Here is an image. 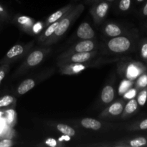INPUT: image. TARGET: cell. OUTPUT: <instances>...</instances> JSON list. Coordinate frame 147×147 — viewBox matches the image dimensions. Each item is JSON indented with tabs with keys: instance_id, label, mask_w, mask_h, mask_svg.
I'll return each mask as SVG.
<instances>
[{
	"instance_id": "1",
	"label": "cell",
	"mask_w": 147,
	"mask_h": 147,
	"mask_svg": "<svg viewBox=\"0 0 147 147\" xmlns=\"http://www.w3.org/2000/svg\"><path fill=\"white\" fill-rule=\"evenodd\" d=\"M108 46L111 51L115 53H123L129 50L131 42L126 37H116L109 42Z\"/></svg>"
},
{
	"instance_id": "2",
	"label": "cell",
	"mask_w": 147,
	"mask_h": 147,
	"mask_svg": "<svg viewBox=\"0 0 147 147\" xmlns=\"http://www.w3.org/2000/svg\"><path fill=\"white\" fill-rule=\"evenodd\" d=\"M77 34L80 38L89 40L94 37L95 32L88 23L83 22L79 26L77 30Z\"/></svg>"
},
{
	"instance_id": "3",
	"label": "cell",
	"mask_w": 147,
	"mask_h": 147,
	"mask_svg": "<svg viewBox=\"0 0 147 147\" xmlns=\"http://www.w3.org/2000/svg\"><path fill=\"white\" fill-rule=\"evenodd\" d=\"M43 53L40 50H36L32 53L27 58V64L30 66H35L42 60Z\"/></svg>"
},
{
	"instance_id": "4",
	"label": "cell",
	"mask_w": 147,
	"mask_h": 147,
	"mask_svg": "<svg viewBox=\"0 0 147 147\" xmlns=\"http://www.w3.org/2000/svg\"><path fill=\"white\" fill-rule=\"evenodd\" d=\"M94 48V44L91 40H85L84 41H82L78 43L76 45V51L78 53L80 52H90L93 50Z\"/></svg>"
},
{
	"instance_id": "5",
	"label": "cell",
	"mask_w": 147,
	"mask_h": 147,
	"mask_svg": "<svg viewBox=\"0 0 147 147\" xmlns=\"http://www.w3.org/2000/svg\"><path fill=\"white\" fill-rule=\"evenodd\" d=\"M81 124L83 127L86 129H93V130H98L101 127V123L98 121L96 119H89V118L83 119L81 121Z\"/></svg>"
},
{
	"instance_id": "6",
	"label": "cell",
	"mask_w": 147,
	"mask_h": 147,
	"mask_svg": "<svg viewBox=\"0 0 147 147\" xmlns=\"http://www.w3.org/2000/svg\"><path fill=\"white\" fill-rule=\"evenodd\" d=\"M35 85L34 80L32 79H27V80H24L21 84L17 88V91L20 95H23L27 92L30 91L32 88H33Z\"/></svg>"
},
{
	"instance_id": "7",
	"label": "cell",
	"mask_w": 147,
	"mask_h": 147,
	"mask_svg": "<svg viewBox=\"0 0 147 147\" xmlns=\"http://www.w3.org/2000/svg\"><path fill=\"white\" fill-rule=\"evenodd\" d=\"M114 98V90L110 86H107L103 88L101 93V99L104 103H111Z\"/></svg>"
},
{
	"instance_id": "8",
	"label": "cell",
	"mask_w": 147,
	"mask_h": 147,
	"mask_svg": "<svg viewBox=\"0 0 147 147\" xmlns=\"http://www.w3.org/2000/svg\"><path fill=\"white\" fill-rule=\"evenodd\" d=\"M70 21L68 18H65L62 20L61 22L58 23L57 28H56L55 31V34L56 36H62L66 30L68 29L69 26H70Z\"/></svg>"
},
{
	"instance_id": "9",
	"label": "cell",
	"mask_w": 147,
	"mask_h": 147,
	"mask_svg": "<svg viewBox=\"0 0 147 147\" xmlns=\"http://www.w3.org/2000/svg\"><path fill=\"white\" fill-rule=\"evenodd\" d=\"M90 57V53L89 52H80L77 54L73 55L71 57L72 61L74 63H83L88 60Z\"/></svg>"
},
{
	"instance_id": "10",
	"label": "cell",
	"mask_w": 147,
	"mask_h": 147,
	"mask_svg": "<svg viewBox=\"0 0 147 147\" xmlns=\"http://www.w3.org/2000/svg\"><path fill=\"white\" fill-rule=\"evenodd\" d=\"M106 32L111 37H117L121 33V31L116 24H109L106 27Z\"/></svg>"
},
{
	"instance_id": "11",
	"label": "cell",
	"mask_w": 147,
	"mask_h": 147,
	"mask_svg": "<svg viewBox=\"0 0 147 147\" xmlns=\"http://www.w3.org/2000/svg\"><path fill=\"white\" fill-rule=\"evenodd\" d=\"M24 51V48L20 45H16L13 46L7 53V56L9 58H12V57H16L17 55H20Z\"/></svg>"
},
{
	"instance_id": "12",
	"label": "cell",
	"mask_w": 147,
	"mask_h": 147,
	"mask_svg": "<svg viewBox=\"0 0 147 147\" xmlns=\"http://www.w3.org/2000/svg\"><path fill=\"white\" fill-rule=\"evenodd\" d=\"M57 130L60 131L61 133L63 134L67 135V136H73L75 135V130L71 128L70 126H67L66 124H63V123H60L57 126Z\"/></svg>"
},
{
	"instance_id": "13",
	"label": "cell",
	"mask_w": 147,
	"mask_h": 147,
	"mask_svg": "<svg viewBox=\"0 0 147 147\" xmlns=\"http://www.w3.org/2000/svg\"><path fill=\"white\" fill-rule=\"evenodd\" d=\"M109 4L106 2H101L96 7V13L97 15L100 18H103L106 16V13H107L108 9H109Z\"/></svg>"
},
{
	"instance_id": "14",
	"label": "cell",
	"mask_w": 147,
	"mask_h": 147,
	"mask_svg": "<svg viewBox=\"0 0 147 147\" xmlns=\"http://www.w3.org/2000/svg\"><path fill=\"white\" fill-rule=\"evenodd\" d=\"M109 113L112 115H114V116H117L121 113L122 111H123V106L121 105V103H115L113 105L111 106V107L109 108Z\"/></svg>"
},
{
	"instance_id": "15",
	"label": "cell",
	"mask_w": 147,
	"mask_h": 147,
	"mask_svg": "<svg viewBox=\"0 0 147 147\" xmlns=\"http://www.w3.org/2000/svg\"><path fill=\"white\" fill-rule=\"evenodd\" d=\"M139 74V70L134 65H131L127 69V77L129 79H134Z\"/></svg>"
},
{
	"instance_id": "16",
	"label": "cell",
	"mask_w": 147,
	"mask_h": 147,
	"mask_svg": "<svg viewBox=\"0 0 147 147\" xmlns=\"http://www.w3.org/2000/svg\"><path fill=\"white\" fill-rule=\"evenodd\" d=\"M138 106L137 101L134 99H131L126 106V111L128 113H132L136 110Z\"/></svg>"
},
{
	"instance_id": "17",
	"label": "cell",
	"mask_w": 147,
	"mask_h": 147,
	"mask_svg": "<svg viewBox=\"0 0 147 147\" xmlns=\"http://www.w3.org/2000/svg\"><path fill=\"white\" fill-rule=\"evenodd\" d=\"M146 144V139L144 137L136 138V139L131 140L130 142V145L132 147H140Z\"/></svg>"
},
{
	"instance_id": "18",
	"label": "cell",
	"mask_w": 147,
	"mask_h": 147,
	"mask_svg": "<svg viewBox=\"0 0 147 147\" xmlns=\"http://www.w3.org/2000/svg\"><path fill=\"white\" fill-rule=\"evenodd\" d=\"M13 101V98L10 96H5L0 99V108L5 107L11 104Z\"/></svg>"
},
{
	"instance_id": "19",
	"label": "cell",
	"mask_w": 147,
	"mask_h": 147,
	"mask_svg": "<svg viewBox=\"0 0 147 147\" xmlns=\"http://www.w3.org/2000/svg\"><path fill=\"white\" fill-rule=\"evenodd\" d=\"M63 11L62 10H58V11H55V13H53L52 15H50V17L48 19V22L49 23H53L55 22L57 20H58L60 17L63 16Z\"/></svg>"
},
{
	"instance_id": "20",
	"label": "cell",
	"mask_w": 147,
	"mask_h": 147,
	"mask_svg": "<svg viewBox=\"0 0 147 147\" xmlns=\"http://www.w3.org/2000/svg\"><path fill=\"white\" fill-rule=\"evenodd\" d=\"M131 86V83L129 80H124L121 83L120 87H119V93L121 94H123L125 92L129 90V88H130V86Z\"/></svg>"
},
{
	"instance_id": "21",
	"label": "cell",
	"mask_w": 147,
	"mask_h": 147,
	"mask_svg": "<svg viewBox=\"0 0 147 147\" xmlns=\"http://www.w3.org/2000/svg\"><path fill=\"white\" fill-rule=\"evenodd\" d=\"M58 23L59 22H55L52 23V24H50V25L49 26L48 28L46 30L45 33L46 37H49V36H50L51 34H53V33H55V31L56 28H57V25H58Z\"/></svg>"
},
{
	"instance_id": "22",
	"label": "cell",
	"mask_w": 147,
	"mask_h": 147,
	"mask_svg": "<svg viewBox=\"0 0 147 147\" xmlns=\"http://www.w3.org/2000/svg\"><path fill=\"white\" fill-rule=\"evenodd\" d=\"M147 99V91L146 90H143L139 93V96L138 97V103L141 106H144L146 103Z\"/></svg>"
},
{
	"instance_id": "23",
	"label": "cell",
	"mask_w": 147,
	"mask_h": 147,
	"mask_svg": "<svg viewBox=\"0 0 147 147\" xmlns=\"http://www.w3.org/2000/svg\"><path fill=\"white\" fill-rule=\"evenodd\" d=\"M131 6V0H121L119 3V8L122 11H126Z\"/></svg>"
},
{
	"instance_id": "24",
	"label": "cell",
	"mask_w": 147,
	"mask_h": 147,
	"mask_svg": "<svg viewBox=\"0 0 147 147\" xmlns=\"http://www.w3.org/2000/svg\"><path fill=\"white\" fill-rule=\"evenodd\" d=\"M138 84L140 87H146L147 86V76L144 75L138 80Z\"/></svg>"
},
{
	"instance_id": "25",
	"label": "cell",
	"mask_w": 147,
	"mask_h": 147,
	"mask_svg": "<svg viewBox=\"0 0 147 147\" xmlns=\"http://www.w3.org/2000/svg\"><path fill=\"white\" fill-rule=\"evenodd\" d=\"M7 122L9 123H11L13 121L14 119V116H15V113L13 110H9L7 112Z\"/></svg>"
},
{
	"instance_id": "26",
	"label": "cell",
	"mask_w": 147,
	"mask_h": 147,
	"mask_svg": "<svg viewBox=\"0 0 147 147\" xmlns=\"http://www.w3.org/2000/svg\"><path fill=\"white\" fill-rule=\"evenodd\" d=\"M12 144V142L9 139H4L0 142V147H10Z\"/></svg>"
},
{
	"instance_id": "27",
	"label": "cell",
	"mask_w": 147,
	"mask_h": 147,
	"mask_svg": "<svg viewBox=\"0 0 147 147\" xmlns=\"http://www.w3.org/2000/svg\"><path fill=\"white\" fill-rule=\"evenodd\" d=\"M135 96H136V90L134 89H131V90H129V91L125 93L124 98L128 99H131L133 98Z\"/></svg>"
},
{
	"instance_id": "28",
	"label": "cell",
	"mask_w": 147,
	"mask_h": 147,
	"mask_svg": "<svg viewBox=\"0 0 147 147\" xmlns=\"http://www.w3.org/2000/svg\"><path fill=\"white\" fill-rule=\"evenodd\" d=\"M18 22L20 23V24H26L27 23L31 22V20H30L29 17H20L18 18Z\"/></svg>"
},
{
	"instance_id": "29",
	"label": "cell",
	"mask_w": 147,
	"mask_h": 147,
	"mask_svg": "<svg viewBox=\"0 0 147 147\" xmlns=\"http://www.w3.org/2000/svg\"><path fill=\"white\" fill-rule=\"evenodd\" d=\"M45 143L47 144V145H49V146H55L56 145H57V142H56V141L54 139H47V141L45 142Z\"/></svg>"
},
{
	"instance_id": "30",
	"label": "cell",
	"mask_w": 147,
	"mask_h": 147,
	"mask_svg": "<svg viewBox=\"0 0 147 147\" xmlns=\"http://www.w3.org/2000/svg\"><path fill=\"white\" fill-rule=\"evenodd\" d=\"M142 55L144 58H147V44H144L142 46Z\"/></svg>"
},
{
	"instance_id": "31",
	"label": "cell",
	"mask_w": 147,
	"mask_h": 147,
	"mask_svg": "<svg viewBox=\"0 0 147 147\" xmlns=\"http://www.w3.org/2000/svg\"><path fill=\"white\" fill-rule=\"evenodd\" d=\"M140 129H142V130L147 129V119L144 120L143 121L140 123Z\"/></svg>"
},
{
	"instance_id": "32",
	"label": "cell",
	"mask_w": 147,
	"mask_h": 147,
	"mask_svg": "<svg viewBox=\"0 0 147 147\" xmlns=\"http://www.w3.org/2000/svg\"><path fill=\"white\" fill-rule=\"evenodd\" d=\"M42 28V25L40 23H37V24H34V27H33V30H34L35 32H37L40 31Z\"/></svg>"
},
{
	"instance_id": "33",
	"label": "cell",
	"mask_w": 147,
	"mask_h": 147,
	"mask_svg": "<svg viewBox=\"0 0 147 147\" xmlns=\"http://www.w3.org/2000/svg\"><path fill=\"white\" fill-rule=\"evenodd\" d=\"M70 139V136H67V135H65V136H63L62 137H60L59 139V141H63V140H66V141H69Z\"/></svg>"
},
{
	"instance_id": "34",
	"label": "cell",
	"mask_w": 147,
	"mask_h": 147,
	"mask_svg": "<svg viewBox=\"0 0 147 147\" xmlns=\"http://www.w3.org/2000/svg\"><path fill=\"white\" fill-rule=\"evenodd\" d=\"M83 68H84V67H83V66H81V65L76 66V67H74V70H75V71H76V72H78V71H80V70H83Z\"/></svg>"
},
{
	"instance_id": "35",
	"label": "cell",
	"mask_w": 147,
	"mask_h": 147,
	"mask_svg": "<svg viewBox=\"0 0 147 147\" xmlns=\"http://www.w3.org/2000/svg\"><path fill=\"white\" fill-rule=\"evenodd\" d=\"M4 76H5V73H4V71H0V83L2 81L3 78H4Z\"/></svg>"
},
{
	"instance_id": "36",
	"label": "cell",
	"mask_w": 147,
	"mask_h": 147,
	"mask_svg": "<svg viewBox=\"0 0 147 147\" xmlns=\"http://www.w3.org/2000/svg\"><path fill=\"white\" fill-rule=\"evenodd\" d=\"M143 13H144V15H147V2H146V5H145L144 7Z\"/></svg>"
},
{
	"instance_id": "37",
	"label": "cell",
	"mask_w": 147,
	"mask_h": 147,
	"mask_svg": "<svg viewBox=\"0 0 147 147\" xmlns=\"http://www.w3.org/2000/svg\"><path fill=\"white\" fill-rule=\"evenodd\" d=\"M4 11V9H3L2 7L0 6V12H1V11Z\"/></svg>"
},
{
	"instance_id": "38",
	"label": "cell",
	"mask_w": 147,
	"mask_h": 147,
	"mask_svg": "<svg viewBox=\"0 0 147 147\" xmlns=\"http://www.w3.org/2000/svg\"><path fill=\"white\" fill-rule=\"evenodd\" d=\"M138 1H144V0H137Z\"/></svg>"
}]
</instances>
